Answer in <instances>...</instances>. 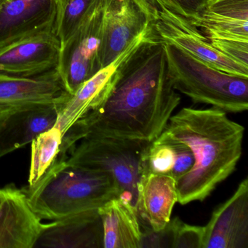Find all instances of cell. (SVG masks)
Wrapping results in <instances>:
<instances>
[{"label": "cell", "instance_id": "cell-30", "mask_svg": "<svg viewBox=\"0 0 248 248\" xmlns=\"http://www.w3.org/2000/svg\"><path fill=\"white\" fill-rule=\"evenodd\" d=\"M5 0H0V6L2 5V4L5 2Z\"/></svg>", "mask_w": 248, "mask_h": 248}, {"label": "cell", "instance_id": "cell-28", "mask_svg": "<svg viewBox=\"0 0 248 248\" xmlns=\"http://www.w3.org/2000/svg\"><path fill=\"white\" fill-rule=\"evenodd\" d=\"M146 14L150 24H153L159 17V5L156 0H134Z\"/></svg>", "mask_w": 248, "mask_h": 248}, {"label": "cell", "instance_id": "cell-24", "mask_svg": "<svg viewBox=\"0 0 248 248\" xmlns=\"http://www.w3.org/2000/svg\"><path fill=\"white\" fill-rule=\"evenodd\" d=\"M174 227L172 248H204V226L184 223L179 217L172 219Z\"/></svg>", "mask_w": 248, "mask_h": 248}, {"label": "cell", "instance_id": "cell-25", "mask_svg": "<svg viewBox=\"0 0 248 248\" xmlns=\"http://www.w3.org/2000/svg\"><path fill=\"white\" fill-rule=\"evenodd\" d=\"M174 239V227L172 220L161 230L150 229H142V238L140 248H172Z\"/></svg>", "mask_w": 248, "mask_h": 248}, {"label": "cell", "instance_id": "cell-7", "mask_svg": "<svg viewBox=\"0 0 248 248\" xmlns=\"http://www.w3.org/2000/svg\"><path fill=\"white\" fill-rule=\"evenodd\" d=\"M158 13V19L152 25L155 34L162 43L175 46L226 73L248 77V67L233 62L217 51L189 19L165 7H161Z\"/></svg>", "mask_w": 248, "mask_h": 248}, {"label": "cell", "instance_id": "cell-29", "mask_svg": "<svg viewBox=\"0 0 248 248\" xmlns=\"http://www.w3.org/2000/svg\"><path fill=\"white\" fill-rule=\"evenodd\" d=\"M23 107L24 106L0 105V123L3 121L10 114Z\"/></svg>", "mask_w": 248, "mask_h": 248}, {"label": "cell", "instance_id": "cell-3", "mask_svg": "<svg viewBox=\"0 0 248 248\" xmlns=\"http://www.w3.org/2000/svg\"><path fill=\"white\" fill-rule=\"evenodd\" d=\"M21 190L41 220L98 210L120 196L111 175L69 163L66 158H58L35 184Z\"/></svg>", "mask_w": 248, "mask_h": 248}, {"label": "cell", "instance_id": "cell-2", "mask_svg": "<svg viewBox=\"0 0 248 248\" xmlns=\"http://www.w3.org/2000/svg\"><path fill=\"white\" fill-rule=\"evenodd\" d=\"M244 134L242 124L214 107H184L172 115L156 140L185 144L194 158L191 169L176 181L178 203L204 201L234 172L242 155Z\"/></svg>", "mask_w": 248, "mask_h": 248}, {"label": "cell", "instance_id": "cell-10", "mask_svg": "<svg viewBox=\"0 0 248 248\" xmlns=\"http://www.w3.org/2000/svg\"><path fill=\"white\" fill-rule=\"evenodd\" d=\"M150 25L134 0H107L99 49L101 67L114 62Z\"/></svg>", "mask_w": 248, "mask_h": 248}, {"label": "cell", "instance_id": "cell-19", "mask_svg": "<svg viewBox=\"0 0 248 248\" xmlns=\"http://www.w3.org/2000/svg\"><path fill=\"white\" fill-rule=\"evenodd\" d=\"M104 232V248H140L142 229L136 209L120 196L98 209Z\"/></svg>", "mask_w": 248, "mask_h": 248}, {"label": "cell", "instance_id": "cell-6", "mask_svg": "<svg viewBox=\"0 0 248 248\" xmlns=\"http://www.w3.org/2000/svg\"><path fill=\"white\" fill-rule=\"evenodd\" d=\"M107 0H99L75 32L61 44L57 71L65 91L73 94L102 69L99 49Z\"/></svg>", "mask_w": 248, "mask_h": 248}, {"label": "cell", "instance_id": "cell-15", "mask_svg": "<svg viewBox=\"0 0 248 248\" xmlns=\"http://www.w3.org/2000/svg\"><path fill=\"white\" fill-rule=\"evenodd\" d=\"M178 202L176 181L169 174L146 172L138 188L136 211L141 229L161 230L169 223Z\"/></svg>", "mask_w": 248, "mask_h": 248}, {"label": "cell", "instance_id": "cell-5", "mask_svg": "<svg viewBox=\"0 0 248 248\" xmlns=\"http://www.w3.org/2000/svg\"><path fill=\"white\" fill-rule=\"evenodd\" d=\"M152 142L104 136H88L79 140L66 159L82 168L109 174L115 180L120 196L136 209L138 188L146 173V158Z\"/></svg>", "mask_w": 248, "mask_h": 248}, {"label": "cell", "instance_id": "cell-17", "mask_svg": "<svg viewBox=\"0 0 248 248\" xmlns=\"http://www.w3.org/2000/svg\"><path fill=\"white\" fill-rule=\"evenodd\" d=\"M65 93L57 69L31 78L0 72V105L58 102Z\"/></svg>", "mask_w": 248, "mask_h": 248}, {"label": "cell", "instance_id": "cell-16", "mask_svg": "<svg viewBox=\"0 0 248 248\" xmlns=\"http://www.w3.org/2000/svg\"><path fill=\"white\" fill-rule=\"evenodd\" d=\"M58 102L25 106L1 122L0 158L31 143L53 127L57 121Z\"/></svg>", "mask_w": 248, "mask_h": 248}, {"label": "cell", "instance_id": "cell-18", "mask_svg": "<svg viewBox=\"0 0 248 248\" xmlns=\"http://www.w3.org/2000/svg\"><path fill=\"white\" fill-rule=\"evenodd\" d=\"M191 23L204 36L248 40V0H208Z\"/></svg>", "mask_w": 248, "mask_h": 248}, {"label": "cell", "instance_id": "cell-22", "mask_svg": "<svg viewBox=\"0 0 248 248\" xmlns=\"http://www.w3.org/2000/svg\"><path fill=\"white\" fill-rule=\"evenodd\" d=\"M175 156V149L172 144L154 140L146 155V172L170 175Z\"/></svg>", "mask_w": 248, "mask_h": 248}, {"label": "cell", "instance_id": "cell-20", "mask_svg": "<svg viewBox=\"0 0 248 248\" xmlns=\"http://www.w3.org/2000/svg\"><path fill=\"white\" fill-rule=\"evenodd\" d=\"M62 132L54 125L31 141V158L28 186L35 184L59 157Z\"/></svg>", "mask_w": 248, "mask_h": 248}, {"label": "cell", "instance_id": "cell-8", "mask_svg": "<svg viewBox=\"0 0 248 248\" xmlns=\"http://www.w3.org/2000/svg\"><path fill=\"white\" fill-rule=\"evenodd\" d=\"M151 30L150 25L114 62L85 81L73 94L65 93L61 101L57 103L58 118L55 124L60 129L62 136L77 122L104 102L117 79L120 66L146 38Z\"/></svg>", "mask_w": 248, "mask_h": 248}, {"label": "cell", "instance_id": "cell-1", "mask_svg": "<svg viewBox=\"0 0 248 248\" xmlns=\"http://www.w3.org/2000/svg\"><path fill=\"white\" fill-rule=\"evenodd\" d=\"M181 96L168 74L165 45L152 30L119 69L104 102L62 138L59 156L88 136L152 142L166 127Z\"/></svg>", "mask_w": 248, "mask_h": 248}, {"label": "cell", "instance_id": "cell-4", "mask_svg": "<svg viewBox=\"0 0 248 248\" xmlns=\"http://www.w3.org/2000/svg\"><path fill=\"white\" fill-rule=\"evenodd\" d=\"M165 45L168 74L175 91L196 104L226 112L248 109V77L226 73L175 46Z\"/></svg>", "mask_w": 248, "mask_h": 248}, {"label": "cell", "instance_id": "cell-27", "mask_svg": "<svg viewBox=\"0 0 248 248\" xmlns=\"http://www.w3.org/2000/svg\"><path fill=\"white\" fill-rule=\"evenodd\" d=\"M155 140L162 143H170L173 146L175 153V162L170 175L175 178V181H178L191 169L194 165V158L192 152L188 146L178 142Z\"/></svg>", "mask_w": 248, "mask_h": 248}, {"label": "cell", "instance_id": "cell-11", "mask_svg": "<svg viewBox=\"0 0 248 248\" xmlns=\"http://www.w3.org/2000/svg\"><path fill=\"white\" fill-rule=\"evenodd\" d=\"M248 248V179L215 209L204 226V248Z\"/></svg>", "mask_w": 248, "mask_h": 248}, {"label": "cell", "instance_id": "cell-12", "mask_svg": "<svg viewBox=\"0 0 248 248\" xmlns=\"http://www.w3.org/2000/svg\"><path fill=\"white\" fill-rule=\"evenodd\" d=\"M43 225L22 190L0 188V248H34Z\"/></svg>", "mask_w": 248, "mask_h": 248}, {"label": "cell", "instance_id": "cell-9", "mask_svg": "<svg viewBox=\"0 0 248 248\" xmlns=\"http://www.w3.org/2000/svg\"><path fill=\"white\" fill-rule=\"evenodd\" d=\"M61 42L54 27L24 37L0 49V72L15 76H39L57 69Z\"/></svg>", "mask_w": 248, "mask_h": 248}, {"label": "cell", "instance_id": "cell-23", "mask_svg": "<svg viewBox=\"0 0 248 248\" xmlns=\"http://www.w3.org/2000/svg\"><path fill=\"white\" fill-rule=\"evenodd\" d=\"M215 49L233 62L248 67V40L223 36H206Z\"/></svg>", "mask_w": 248, "mask_h": 248}, {"label": "cell", "instance_id": "cell-26", "mask_svg": "<svg viewBox=\"0 0 248 248\" xmlns=\"http://www.w3.org/2000/svg\"><path fill=\"white\" fill-rule=\"evenodd\" d=\"M208 0H156L159 8L165 7L175 14L191 20L202 11Z\"/></svg>", "mask_w": 248, "mask_h": 248}, {"label": "cell", "instance_id": "cell-14", "mask_svg": "<svg viewBox=\"0 0 248 248\" xmlns=\"http://www.w3.org/2000/svg\"><path fill=\"white\" fill-rule=\"evenodd\" d=\"M34 248H104L98 210L82 212L43 224Z\"/></svg>", "mask_w": 248, "mask_h": 248}, {"label": "cell", "instance_id": "cell-13", "mask_svg": "<svg viewBox=\"0 0 248 248\" xmlns=\"http://www.w3.org/2000/svg\"><path fill=\"white\" fill-rule=\"evenodd\" d=\"M57 0H5L0 6V49L54 27Z\"/></svg>", "mask_w": 248, "mask_h": 248}, {"label": "cell", "instance_id": "cell-21", "mask_svg": "<svg viewBox=\"0 0 248 248\" xmlns=\"http://www.w3.org/2000/svg\"><path fill=\"white\" fill-rule=\"evenodd\" d=\"M99 0H57L54 31L61 44L66 42Z\"/></svg>", "mask_w": 248, "mask_h": 248}]
</instances>
